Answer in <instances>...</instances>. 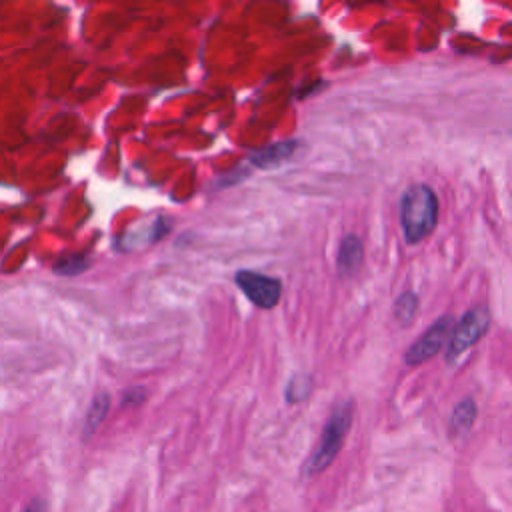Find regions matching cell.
<instances>
[{
  "instance_id": "obj_1",
  "label": "cell",
  "mask_w": 512,
  "mask_h": 512,
  "mask_svg": "<svg viewBox=\"0 0 512 512\" xmlns=\"http://www.w3.org/2000/svg\"><path fill=\"white\" fill-rule=\"evenodd\" d=\"M438 222V198L426 184L410 186L400 200V226L408 244L424 240Z\"/></svg>"
},
{
  "instance_id": "obj_2",
  "label": "cell",
  "mask_w": 512,
  "mask_h": 512,
  "mask_svg": "<svg viewBox=\"0 0 512 512\" xmlns=\"http://www.w3.org/2000/svg\"><path fill=\"white\" fill-rule=\"evenodd\" d=\"M350 424H352V402L344 400L332 410V414H330V418H328V422L322 430V436H320V442H318L316 450L306 460V464H304V474L306 476L318 474L326 466L332 464V460L336 458V454L342 448V442H344V438L350 430Z\"/></svg>"
},
{
  "instance_id": "obj_3",
  "label": "cell",
  "mask_w": 512,
  "mask_h": 512,
  "mask_svg": "<svg viewBox=\"0 0 512 512\" xmlns=\"http://www.w3.org/2000/svg\"><path fill=\"white\" fill-rule=\"evenodd\" d=\"M490 310L486 306H474L466 310L454 324L448 346H446V364L458 362L488 330Z\"/></svg>"
},
{
  "instance_id": "obj_4",
  "label": "cell",
  "mask_w": 512,
  "mask_h": 512,
  "mask_svg": "<svg viewBox=\"0 0 512 512\" xmlns=\"http://www.w3.org/2000/svg\"><path fill=\"white\" fill-rule=\"evenodd\" d=\"M234 280L244 296L258 308H274L282 296V284L272 276L254 270H238Z\"/></svg>"
},
{
  "instance_id": "obj_5",
  "label": "cell",
  "mask_w": 512,
  "mask_h": 512,
  "mask_svg": "<svg viewBox=\"0 0 512 512\" xmlns=\"http://www.w3.org/2000/svg\"><path fill=\"white\" fill-rule=\"evenodd\" d=\"M450 328H452V318L450 316H442L438 318L404 354V362L408 366H418L426 360H430L432 356H436L440 352V348L444 346V342L450 336Z\"/></svg>"
},
{
  "instance_id": "obj_6",
  "label": "cell",
  "mask_w": 512,
  "mask_h": 512,
  "mask_svg": "<svg viewBox=\"0 0 512 512\" xmlns=\"http://www.w3.org/2000/svg\"><path fill=\"white\" fill-rule=\"evenodd\" d=\"M364 260V244L360 236L356 234H346L338 246V256H336V268L342 276H352Z\"/></svg>"
},
{
  "instance_id": "obj_7",
  "label": "cell",
  "mask_w": 512,
  "mask_h": 512,
  "mask_svg": "<svg viewBox=\"0 0 512 512\" xmlns=\"http://www.w3.org/2000/svg\"><path fill=\"white\" fill-rule=\"evenodd\" d=\"M296 148H298V142H294V140L270 144V146L258 150L250 160L258 168H272V166H278L280 162H286L296 152Z\"/></svg>"
},
{
  "instance_id": "obj_8",
  "label": "cell",
  "mask_w": 512,
  "mask_h": 512,
  "mask_svg": "<svg viewBox=\"0 0 512 512\" xmlns=\"http://www.w3.org/2000/svg\"><path fill=\"white\" fill-rule=\"evenodd\" d=\"M476 420V402L472 398H464L450 416V430L452 434H466Z\"/></svg>"
},
{
  "instance_id": "obj_9",
  "label": "cell",
  "mask_w": 512,
  "mask_h": 512,
  "mask_svg": "<svg viewBox=\"0 0 512 512\" xmlns=\"http://www.w3.org/2000/svg\"><path fill=\"white\" fill-rule=\"evenodd\" d=\"M418 310V296L414 292H402L394 302V318L406 326Z\"/></svg>"
},
{
  "instance_id": "obj_10",
  "label": "cell",
  "mask_w": 512,
  "mask_h": 512,
  "mask_svg": "<svg viewBox=\"0 0 512 512\" xmlns=\"http://www.w3.org/2000/svg\"><path fill=\"white\" fill-rule=\"evenodd\" d=\"M310 388H312V382L306 374H296L290 378L288 386H286V400L290 404L294 402H302L304 398H308L310 394Z\"/></svg>"
},
{
  "instance_id": "obj_11",
  "label": "cell",
  "mask_w": 512,
  "mask_h": 512,
  "mask_svg": "<svg viewBox=\"0 0 512 512\" xmlns=\"http://www.w3.org/2000/svg\"><path fill=\"white\" fill-rule=\"evenodd\" d=\"M108 410V396L106 394H100L94 398L90 410H88V418H86V436L102 422L104 414Z\"/></svg>"
},
{
  "instance_id": "obj_12",
  "label": "cell",
  "mask_w": 512,
  "mask_h": 512,
  "mask_svg": "<svg viewBox=\"0 0 512 512\" xmlns=\"http://www.w3.org/2000/svg\"><path fill=\"white\" fill-rule=\"evenodd\" d=\"M26 512H46V506H44V502L36 500V502H32V504L26 508Z\"/></svg>"
}]
</instances>
